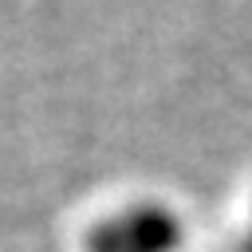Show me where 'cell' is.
Returning a JSON list of instances; mask_svg holds the SVG:
<instances>
[{"mask_svg": "<svg viewBox=\"0 0 252 252\" xmlns=\"http://www.w3.org/2000/svg\"><path fill=\"white\" fill-rule=\"evenodd\" d=\"M177 244H181L177 217L154 205L118 213L87 236V252H173Z\"/></svg>", "mask_w": 252, "mask_h": 252, "instance_id": "cell-1", "label": "cell"}, {"mask_svg": "<svg viewBox=\"0 0 252 252\" xmlns=\"http://www.w3.org/2000/svg\"><path fill=\"white\" fill-rule=\"evenodd\" d=\"M240 252H252V240H248V244H244V248H240Z\"/></svg>", "mask_w": 252, "mask_h": 252, "instance_id": "cell-2", "label": "cell"}]
</instances>
